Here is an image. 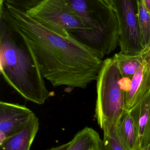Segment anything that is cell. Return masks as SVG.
Segmentation results:
<instances>
[{"label":"cell","mask_w":150,"mask_h":150,"mask_svg":"<svg viewBox=\"0 0 150 150\" xmlns=\"http://www.w3.org/2000/svg\"><path fill=\"white\" fill-rule=\"evenodd\" d=\"M139 23L144 46L150 47V13L142 0H139Z\"/></svg>","instance_id":"obj_15"},{"label":"cell","mask_w":150,"mask_h":150,"mask_svg":"<svg viewBox=\"0 0 150 150\" xmlns=\"http://www.w3.org/2000/svg\"><path fill=\"white\" fill-rule=\"evenodd\" d=\"M144 4L150 13V0H142Z\"/></svg>","instance_id":"obj_19"},{"label":"cell","mask_w":150,"mask_h":150,"mask_svg":"<svg viewBox=\"0 0 150 150\" xmlns=\"http://www.w3.org/2000/svg\"><path fill=\"white\" fill-rule=\"evenodd\" d=\"M40 24L64 36H71L102 59L106 56L99 39L66 0H43L26 11Z\"/></svg>","instance_id":"obj_3"},{"label":"cell","mask_w":150,"mask_h":150,"mask_svg":"<svg viewBox=\"0 0 150 150\" xmlns=\"http://www.w3.org/2000/svg\"><path fill=\"white\" fill-rule=\"evenodd\" d=\"M34 113L25 106L0 102V144L21 130Z\"/></svg>","instance_id":"obj_7"},{"label":"cell","mask_w":150,"mask_h":150,"mask_svg":"<svg viewBox=\"0 0 150 150\" xmlns=\"http://www.w3.org/2000/svg\"><path fill=\"white\" fill-rule=\"evenodd\" d=\"M70 144V142L64 144L62 145H60L58 147H55V148H51L46 150H67Z\"/></svg>","instance_id":"obj_18"},{"label":"cell","mask_w":150,"mask_h":150,"mask_svg":"<svg viewBox=\"0 0 150 150\" xmlns=\"http://www.w3.org/2000/svg\"><path fill=\"white\" fill-rule=\"evenodd\" d=\"M102 143L98 133L86 127L75 135L67 150H100Z\"/></svg>","instance_id":"obj_13"},{"label":"cell","mask_w":150,"mask_h":150,"mask_svg":"<svg viewBox=\"0 0 150 150\" xmlns=\"http://www.w3.org/2000/svg\"><path fill=\"white\" fill-rule=\"evenodd\" d=\"M116 134L125 150H139V132L134 117L127 111L116 127Z\"/></svg>","instance_id":"obj_11"},{"label":"cell","mask_w":150,"mask_h":150,"mask_svg":"<svg viewBox=\"0 0 150 150\" xmlns=\"http://www.w3.org/2000/svg\"><path fill=\"white\" fill-rule=\"evenodd\" d=\"M140 150H150V146H149V147H147V148H145V149H143Z\"/></svg>","instance_id":"obj_21"},{"label":"cell","mask_w":150,"mask_h":150,"mask_svg":"<svg viewBox=\"0 0 150 150\" xmlns=\"http://www.w3.org/2000/svg\"><path fill=\"white\" fill-rule=\"evenodd\" d=\"M42 1L43 0H7L4 3L26 12Z\"/></svg>","instance_id":"obj_16"},{"label":"cell","mask_w":150,"mask_h":150,"mask_svg":"<svg viewBox=\"0 0 150 150\" xmlns=\"http://www.w3.org/2000/svg\"><path fill=\"white\" fill-rule=\"evenodd\" d=\"M0 66L5 81L26 100L42 105L52 96L29 40L1 15Z\"/></svg>","instance_id":"obj_2"},{"label":"cell","mask_w":150,"mask_h":150,"mask_svg":"<svg viewBox=\"0 0 150 150\" xmlns=\"http://www.w3.org/2000/svg\"><path fill=\"white\" fill-rule=\"evenodd\" d=\"M103 1H105L107 3L110 4V5H111L112 7L113 1V0H103Z\"/></svg>","instance_id":"obj_20"},{"label":"cell","mask_w":150,"mask_h":150,"mask_svg":"<svg viewBox=\"0 0 150 150\" xmlns=\"http://www.w3.org/2000/svg\"><path fill=\"white\" fill-rule=\"evenodd\" d=\"M121 77L113 58L105 60L96 80L95 117L101 128L106 125L116 127L128 111L125 104V93L119 86Z\"/></svg>","instance_id":"obj_4"},{"label":"cell","mask_w":150,"mask_h":150,"mask_svg":"<svg viewBox=\"0 0 150 150\" xmlns=\"http://www.w3.org/2000/svg\"><path fill=\"white\" fill-rule=\"evenodd\" d=\"M6 1H7V0H4V2H5Z\"/></svg>","instance_id":"obj_22"},{"label":"cell","mask_w":150,"mask_h":150,"mask_svg":"<svg viewBox=\"0 0 150 150\" xmlns=\"http://www.w3.org/2000/svg\"><path fill=\"white\" fill-rule=\"evenodd\" d=\"M139 132L140 150L150 146V92L131 111Z\"/></svg>","instance_id":"obj_10"},{"label":"cell","mask_w":150,"mask_h":150,"mask_svg":"<svg viewBox=\"0 0 150 150\" xmlns=\"http://www.w3.org/2000/svg\"><path fill=\"white\" fill-rule=\"evenodd\" d=\"M150 47L137 54H127L120 52L115 54L113 58L119 69L121 77L132 79L138 69L143 63L149 51Z\"/></svg>","instance_id":"obj_12"},{"label":"cell","mask_w":150,"mask_h":150,"mask_svg":"<svg viewBox=\"0 0 150 150\" xmlns=\"http://www.w3.org/2000/svg\"><path fill=\"white\" fill-rule=\"evenodd\" d=\"M2 15L28 39L43 76L54 86L85 89L97 80L102 59L70 36L44 27L25 11L4 3Z\"/></svg>","instance_id":"obj_1"},{"label":"cell","mask_w":150,"mask_h":150,"mask_svg":"<svg viewBox=\"0 0 150 150\" xmlns=\"http://www.w3.org/2000/svg\"><path fill=\"white\" fill-rule=\"evenodd\" d=\"M102 129L104 131V138L100 150H125L117 137L116 126L106 125Z\"/></svg>","instance_id":"obj_14"},{"label":"cell","mask_w":150,"mask_h":150,"mask_svg":"<svg viewBox=\"0 0 150 150\" xmlns=\"http://www.w3.org/2000/svg\"><path fill=\"white\" fill-rule=\"evenodd\" d=\"M150 92V47L143 63L132 78L131 88L125 93L127 111H131Z\"/></svg>","instance_id":"obj_8"},{"label":"cell","mask_w":150,"mask_h":150,"mask_svg":"<svg viewBox=\"0 0 150 150\" xmlns=\"http://www.w3.org/2000/svg\"><path fill=\"white\" fill-rule=\"evenodd\" d=\"M68 5L91 29L106 55L119 45V25L113 8L103 0H66Z\"/></svg>","instance_id":"obj_5"},{"label":"cell","mask_w":150,"mask_h":150,"mask_svg":"<svg viewBox=\"0 0 150 150\" xmlns=\"http://www.w3.org/2000/svg\"><path fill=\"white\" fill-rule=\"evenodd\" d=\"M132 79L127 77H121L119 80L120 88L125 93L128 92L131 88Z\"/></svg>","instance_id":"obj_17"},{"label":"cell","mask_w":150,"mask_h":150,"mask_svg":"<svg viewBox=\"0 0 150 150\" xmlns=\"http://www.w3.org/2000/svg\"><path fill=\"white\" fill-rule=\"evenodd\" d=\"M39 129L38 118L33 113L21 130L0 144V150H30Z\"/></svg>","instance_id":"obj_9"},{"label":"cell","mask_w":150,"mask_h":150,"mask_svg":"<svg viewBox=\"0 0 150 150\" xmlns=\"http://www.w3.org/2000/svg\"><path fill=\"white\" fill-rule=\"evenodd\" d=\"M139 0L113 1L119 25V45L125 54H139L146 48L139 26Z\"/></svg>","instance_id":"obj_6"}]
</instances>
